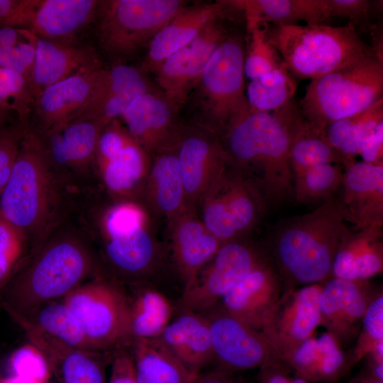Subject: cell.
I'll list each match as a JSON object with an SVG mask.
<instances>
[{"label": "cell", "instance_id": "obj_35", "mask_svg": "<svg viewBox=\"0 0 383 383\" xmlns=\"http://www.w3.org/2000/svg\"><path fill=\"white\" fill-rule=\"evenodd\" d=\"M231 4L244 14L271 25L323 23L331 18L328 0H233Z\"/></svg>", "mask_w": 383, "mask_h": 383}, {"label": "cell", "instance_id": "obj_32", "mask_svg": "<svg viewBox=\"0 0 383 383\" xmlns=\"http://www.w3.org/2000/svg\"><path fill=\"white\" fill-rule=\"evenodd\" d=\"M142 195L148 207L167 221L187 208L184 188L172 146L152 156Z\"/></svg>", "mask_w": 383, "mask_h": 383}, {"label": "cell", "instance_id": "obj_21", "mask_svg": "<svg viewBox=\"0 0 383 383\" xmlns=\"http://www.w3.org/2000/svg\"><path fill=\"white\" fill-rule=\"evenodd\" d=\"M179 109L160 89H152L136 97L119 119L152 156L172 146L180 126Z\"/></svg>", "mask_w": 383, "mask_h": 383}, {"label": "cell", "instance_id": "obj_56", "mask_svg": "<svg viewBox=\"0 0 383 383\" xmlns=\"http://www.w3.org/2000/svg\"><path fill=\"white\" fill-rule=\"evenodd\" d=\"M361 383H383V382L382 380H379L372 375L369 379L367 378L365 380L362 381Z\"/></svg>", "mask_w": 383, "mask_h": 383}, {"label": "cell", "instance_id": "obj_43", "mask_svg": "<svg viewBox=\"0 0 383 383\" xmlns=\"http://www.w3.org/2000/svg\"><path fill=\"white\" fill-rule=\"evenodd\" d=\"M296 84L291 77L273 84L266 85L259 79L250 80L246 89V97L252 109L272 112L289 105L293 101Z\"/></svg>", "mask_w": 383, "mask_h": 383}, {"label": "cell", "instance_id": "obj_33", "mask_svg": "<svg viewBox=\"0 0 383 383\" xmlns=\"http://www.w3.org/2000/svg\"><path fill=\"white\" fill-rule=\"evenodd\" d=\"M331 333L302 342L287 360L297 376L311 382H329L340 377L348 368L346 356Z\"/></svg>", "mask_w": 383, "mask_h": 383}, {"label": "cell", "instance_id": "obj_1", "mask_svg": "<svg viewBox=\"0 0 383 383\" xmlns=\"http://www.w3.org/2000/svg\"><path fill=\"white\" fill-rule=\"evenodd\" d=\"M305 121L294 101L272 112L250 107L220 138L228 166L254 185L267 207L294 198L289 155Z\"/></svg>", "mask_w": 383, "mask_h": 383}, {"label": "cell", "instance_id": "obj_42", "mask_svg": "<svg viewBox=\"0 0 383 383\" xmlns=\"http://www.w3.org/2000/svg\"><path fill=\"white\" fill-rule=\"evenodd\" d=\"M34 250L28 237L0 214V289Z\"/></svg>", "mask_w": 383, "mask_h": 383}, {"label": "cell", "instance_id": "obj_49", "mask_svg": "<svg viewBox=\"0 0 383 383\" xmlns=\"http://www.w3.org/2000/svg\"><path fill=\"white\" fill-rule=\"evenodd\" d=\"M11 360L13 365L18 372H30L37 378L50 372L42 353L30 343L16 350Z\"/></svg>", "mask_w": 383, "mask_h": 383}, {"label": "cell", "instance_id": "obj_19", "mask_svg": "<svg viewBox=\"0 0 383 383\" xmlns=\"http://www.w3.org/2000/svg\"><path fill=\"white\" fill-rule=\"evenodd\" d=\"M341 192L334 202L353 230L383 226V165L353 162L344 167Z\"/></svg>", "mask_w": 383, "mask_h": 383}, {"label": "cell", "instance_id": "obj_9", "mask_svg": "<svg viewBox=\"0 0 383 383\" xmlns=\"http://www.w3.org/2000/svg\"><path fill=\"white\" fill-rule=\"evenodd\" d=\"M96 350L111 352L129 343L128 296L112 278L92 279L62 299Z\"/></svg>", "mask_w": 383, "mask_h": 383}, {"label": "cell", "instance_id": "obj_51", "mask_svg": "<svg viewBox=\"0 0 383 383\" xmlns=\"http://www.w3.org/2000/svg\"><path fill=\"white\" fill-rule=\"evenodd\" d=\"M359 155L364 162L383 165V122L362 141Z\"/></svg>", "mask_w": 383, "mask_h": 383}, {"label": "cell", "instance_id": "obj_6", "mask_svg": "<svg viewBox=\"0 0 383 383\" xmlns=\"http://www.w3.org/2000/svg\"><path fill=\"white\" fill-rule=\"evenodd\" d=\"M245 55L244 38L232 32L214 51L186 100L192 122L220 138L250 109L245 87Z\"/></svg>", "mask_w": 383, "mask_h": 383}, {"label": "cell", "instance_id": "obj_41", "mask_svg": "<svg viewBox=\"0 0 383 383\" xmlns=\"http://www.w3.org/2000/svg\"><path fill=\"white\" fill-rule=\"evenodd\" d=\"M248 39L244 62L245 75L253 80L272 71L286 68L268 35V23L245 19Z\"/></svg>", "mask_w": 383, "mask_h": 383}, {"label": "cell", "instance_id": "obj_46", "mask_svg": "<svg viewBox=\"0 0 383 383\" xmlns=\"http://www.w3.org/2000/svg\"><path fill=\"white\" fill-rule=\"evenodd\" d=\"M363 338L359 357L370 353L377 343L383 340V296L373 297L362 318Z\"/></svg>", "mask_w": 383, "mask_h": 383}, {"label": "cell", "instance_id": "obj_36", "mask_svg": "<svg viewBox=\"0 0 383 383\" xmlns=\"http://www.w3.org/2000/svg\"><path fill=\"white\" fill-rule=\"evenodd\" d=\"M11 318L17 324L28 323L74 348L98 351L87 338L74 314L62 299L43 304Z\"/></svg>", "mask_w": 383, "mask_h": 383}, {"label": "cell", "instance_id": "obj_54", "mask_svg": "<svg viewBox=\"0 0 383 383\" xmlns=\"http://www.w3.org/2000/svg\"><path fill=\"white\" fill-rule=\"evenodd\" d=\"M21 0H0V26L5 23L16 12Z\"/></svg>", "mask_w": 383, "mask_h": 383}, {"label": "cell", "instance_id": "obj_23", "mask_svg": "<svg viewBox=\"0 0 383 383\" xmlns=\"http://www.w3.org/2000/svg\"><path fill=\"white\" fill-rule=\"evenodd\" d=\"M18 325L42 353L57 383H108L106 367L111 352L74 348L28 323Z\"/></svg>", "mask_w": 383, "mask_h": 383}, {"label": "cell", "instance_id": "obj_39", "mask_svg": "<svg viewBox=\"0 0 383 383\" xmlns=\"http://www.w3.org/2000/svg\"><path fill=\"white\" fill-rule=\"evenodd\" d=\"M354 161L329 143L324 131L314 128L306 121L294 137L289 155L293 177L321 164L334 163L345 167Z\"/></svg>", "mask_w": 383, "mask_h": 383}, {"label": "cell", "instance_id": "obj_44", "mask_svg": "<svg viewBox=\"0 0 383 383\" xmlns=\"http://www.w3.org/2000/svg\"><path fill=\"white\" fill-rule=\"evenodd\" d=\"M33 102L28 80L16 72L0 67V104L15 112L19 120L26 121Z\"/></svg>", "mask_w": 383, "mask_h": 383}, {"label": "cell", "instance_id": "obj_37", "mask_svg": "<svg viewBox=\"0 0 383 383\" xmlns=\"http://www.w3.org/2000/svg\"><path fill=\"white\" fill-rule=\"evenodd\" d=\"M172 313L170 301L155 289L143 288L128 296L130 341L159 338L171 321Z\"/></svg>", "mask_w": 383, "mask_h": 383}, {"label": "cell", "instance_id": "obj_38", "mask_svg": "<svg viewBox=\"0 0 383 383\" xmlns=\"http://www.w3.org/2000/svg\"><path fill=\"white\" fill-rule=\"evenodd\" d=\"M383 122L381 98L353 115L338 120L324 129L329 143L344 156L355 160L362 141Z\"/></svg>", "mask_w": 383, "mask_h": 383}, {"label": "cell", "instance_id": "obj_28", "mask_svg": "<svg viewBox=\"0 0 383 383\" xmlns=\"http://www.w3.org/2000/svg\"><path fill=\"white\" fill-rule=\"evenodd\" d=\"M373 297L365 282L332 277L323 284L318 305L321 323L339 343L351 338Z\"/></svg>", "mask_w": 383, "mask_h": 383}, {"label": "cell", "instance_id": "obj_47", "mask_svg": "<svg viewBox=\"0 0 383 383\" xmlns=\"http://www.w3.org/2000/svg\"><path fill=\"white\" fill-rule=\"evenodd\" d=\"M34 56L33 44L26 40L15 45L0 48V67L16 72L29 82Z\"/></svg>", "mask_w": 383, "mask_h": 383}, {"label": "cell", "instance_id": "obj_24", "mask_svg": "<svg viewBox=\"0 0 383 383\" xmlns=\"http://www.w3.org/2000/svg\"><path fill=\"white\" fill-rule=\"evenodd\" d=\"M101 68L74 74L40 91L31 108L30 128L38 133L55 130L77 117L91 97Z\"/></svg>", "mask_w": 383, "mask_h": 383}, {"label": "cell", "instance_id": "obj_22", "mask_svg": "<svg viewBox=\"0 0 383 383\" xmlns=\"http://www.w3.org/2000/svg\"><path fill=\"white\" fill-rule=\"evenodd\" d=\"M103 126L91 118H77L58 129L37 135L51 165L77 179L94 171L96 147Z\"/></svg>", "mask_w": 383, "mask_h": 383}, {"label": "cell", "instance_id": "obj_14", "mask_svg": "<svg viewBox=\"0 0 383 383\" xmlns=\"http://www.w3.org/2000/svg\"><path fill=\"white\" fill-rule=\"evenodd\" d=\"M185 192L187 208L197 209L201 199L228 168L220 137L194 122L179 126L172 145Z\"/></svg>", "mask_w": 383, "mask_h": 383}, {"label": "cell", "instance_id": "obj_50", "mask_svg": "<svg viewBox=\"0 0 383 383\" xmlns=\"http://www.w3.org/2000/svg\"><path fill=\"white\" fill-rule=\"evenodd\" d=\"M328 1L331 18H347L355 26L367 19L372 9L370 1L366 0Z\"/></svg>", "mask_w": 383, "mask_h": 383}, {"label": "cell", "instance_id": "obj_34", "mask_svg": "<svg viewBox=\"0 0 383 383\" xmlns=\"http://www.w3.org/2000/svg\"><path fill=\"white\" fill-rule=\"evenodd\" d=\"M130 346L137 383H194L199 374L188 370L160 338L135 339Z\"/></svg>", "mask_w": 383, "mask_h": 383}, {"label": "cell", "instance_id": "obj_5", "mask_svg": "<svg viewBox=\"0 0 383 383\" xmlns=\"http://www.w3.org/2000/svg\"><path fill=\"white\" fill-rule=\"evenodd\" d=\"M270 40L287 71L315 79L362 59L378 55L348 22L344 26L320 24H268Z\"/></svg>", "mask_w": 383, "mask_h": 383}, {"label": "cell", "instance_id": "obj_45", "mask_svg": "<svg viewBox=\"0 0 383 383\" xmlns=\"http://www.w3.org/2000/svg\"><path fill=\"white\" fill-rule=\"evenodd\" d=\"M27 121L16 118L0 133V198L10 178Z\"/></svg>", "mask_w": 383, "mask_h": 383}, {"label": "cell", "instance_id": "obj_26", "mask_svg": "<svg viewBox=\"0 0 383 383\" xmlns=\"http://www.w3.org/2000/svg\"><path fill=\"white\" fill-rule=\"evenodd\" d=\"M150 89L143 72L133 66L102 67L89 101L75 118H91L105 126L120 118L136 97Z\"/></svg>", "mask_w": 383, "mask_h": 383}, {"label": "cell", "instance_id": "obj_48", "mask_svg": "<svg viewBox=\"0 0 383 383\" xmlns=\"http://www.w3.org/2000/svg\"><path fill=\"white\" fill-rule=\"evenodd\" d=\"M129 343L121 345L111 353V374L108 383H137Z\"/></svg>", "mask_w": 383, "mask_h": 383}, {"label": "cell", "instance_id": "obj_29", "mask_svg": "<svg viewBox=\"0 0 383 383\" xmlns=\"http://www.w3.org/2000/svg\"><path fill=\"white\" fill-rule=\"evenodd\" d=\"M232 10L228 1L185 6L149 43L148 66L155 70L166 58L194 40L211 22Z\"/></svg>", "mask_w": 383, "mask_h": 383}, {"label": "cell", "instance_id": "obj_17", "mask_svg": "<svg viewBox=\"0 0 383 383\" xmlns=\"http://www.w3.org/2000/svg\"><path fill=\"white\" fill-rule=\"evenodd\" d=\"M283 284L272 261L248 274L223 296L219 304L265 336L282 296Z\"/></svg>", "mask_w": 383, "mask_h": 383}, {"label": "cell", "instance_id": "obj_7", "mask_svg": "<svg viewBox=\"0 0 383 383\" xmlns=\"http://www.w3.org/2000/svg\"><path fill=\"white\" fill-rule=\"evenodd\" d=\"M382 93V57L373 55L311 80L299 109L310 125L324 131L369 107Z\"/></svg>", "mask_w": 383, "mask_h": 383}, {"label": "cell", "instance_id": "obj_18", "mask_svg": "<svg viewBox=\"0 0 383 383\" xmlns=\"http://www.w3.org/2000/svg\"><path fill=\"white\" fill-rule=\"evenodd\" d=\"M322 287L323 284H309L297 290L287 289L282 294L265 337L286 363L321 324L318 301Z\"/></svg>", "mask_w": 383, "mask_h": 383}, {"label": "cell", "instance_id": "obj_27", "mask_svg": "<svg viewBox=\"0 0 383 383\" xmlns=\"http://www.w3.org/2000/svg\"><path fill=\"white\" fill-rule=\"evenodd\" d=\"M101 258L116 278L135 282L150 274L160 262V249L148 223L128 233L101 238Z\"/></svg>", "mask_w": 383, "mask_h": 383}, {"label": "cell", "instance_id": "obj_16", "mask_svg": "<svg viewBox=\"0 0 383 383\" xmlns=\"http://www.w3.org/2000/svg\"><path fill=\"white\" fill-rule=\"evenodd\" d=\"M98 4L99 0H21L4 26L46 40L77 42V35L95 21Z\"/></svg>", "mask_w": 383, "mask_h": 383}, {"label": "cell", "instance_id": "obj_3", "mask_svg": "<svg viewBox=\"0 0 383 383\" xmlns=\"http://www.w3.org/2000/svg\"><path fill=\"white\" fill-rule=\"evenodd\" d=\"M73 191L51 167L27 121L0 198V214L23 232L35 249L65 222Z\"/></svg>", "mask_w": 383, "mask_h": 383}, {"label": "cell", "instance_id": "obj_15", "mask_svg": "<svg viewBox=\"0 0 383 383\" xmlns=\"http://www.w3.org/2000/svg\"><path fill=\"white\" fill-rule=\"evenodd\" d=\"M229 13L211 22L194 40L166 58L155 70L160 89L179 109L198 82L216 48L232 31Z\"/></svg>", "mask_w": 383, "mask_h": 383}, {"label": "cell", "instance_id": "obj_31", "mask_svg": "<svg viewBox=\"0 0 383 383\" xmlns=\"http://www.w3.org/2000/svg\"><path fill=\"white\" fill-rule=\"evenodd\" d=\"M159 338L194 374L201 373L205 366L213 361L209 326L202 313L181 309Z\"/></svg>", "mask_w": 383, "mask_h": 383}, {"label": "cell", "instance_id": "obj_4", "mask_svg": "<svg viewBox=\"0 0 383 383\" xmlns=\"http://www.w3.org/2000/svg\"><path fill=\"white\" fill-rule=\"evenodd\" d=\"M348 227L333 198L307 213L279 223L271 241V260L288 289L323 284Z\"/></svg>", "mask_w": 383, "mask_h": 383}, {"label": "cell", "instance_id": "obj_20", "mask_svg": "<svg viewBox=\"0 0 383 383\" xmlns=\"http://www.w3.org/2000/svg\"><path fill=\"white\" fill-rule=\"evenodd\" d=\"M33 44V66L29 83L34 100L48 86L76 74L102 67L98 53L91 46L77 42H60L38 38L28 30L17 29Z\"/></svg>", "mask_w": 383, "mask_h": 383}, {"label": "cell", "instance_id": "obj_11", "mask_svg": "<svg viewBox=\"0 0 383 383\" xmlns=\"http://www.w3.org/2000/svg\"><path fill=\"white\" fill-rule=\"evenodd\" d=\"M270 262L267 250L247 236L223 243L192 286L183 292L181 309L209 311L248 274Z\"/></svg>", "mask_w": 383, "mask_h": 383}, {"label": "cell", "instance_id": "obj_53", "mask_svg": "<svg viewBox=\"0 0 383 383\" xmlns=\"http://www.w3.org/2000/svg\"><path fill=\"white\" fill-rule=\"evenodd\" d=\"M22 38L16 28L0 26V48L15 45Z\"/></svg>", "mask_w": 383, "mask_h": 383}, {"label": "cell", "instance_id": "obj_12", "mask_svg": "<svg viewBox=\"0 0 383 383\" xmlns=\"http://www.w3.org/2000/svg\"><path fill=\"white\" fill-rule=\"evenodd\" d=\"M152 155L129 133L120 119L102 127L97 140L94 171L117 201H134L143 192Z\"/></svg>", "mask_w": 383, "mask_h": 383}, {"label": "cell", "instance_id": "obj_8", "mask_svg": "<svg viewBox=\"0 0 383 383\" xmlns=\"http://www.w3.org/2000/svg\"><path fill=\"white\" fill-rule=\"evenodd\" d=\"M182 0L99 1L98 45L114 64L137 53L186 6Z\"/></svg>", "mask_w": 383, "mask_h": 383}, {"label": "cell", "instance_id": "obj_40", "mask_svg": "<svg viewBox=\"0 0 383 383\" xmlns=\"http://www.w3.org/2000/svg\"><path fill=\"white\" fill-rule=\"evenodd\" d=\"M343 166L324 163L306 169L293 177L294 198L301 204H321L333 199L343 179Z\"/></svg>", "mask_w": 383, "mask_h": 383}, {"label": "cell", "instance_id": "obj_25", "mask_svg": "<svg viewBox=\"0 0 383 383\" xmlns=\"http://www.w3.org/2000/svg\"><path fill=\"white\" fill-rule=\"evenodd\" d=\"M168 227L173 260L184 292L223 243L209 231L194 209H184L168 221Z\"/></svg>", "mask_w": 383, "mask_h": 383}, {"label": "cell", "instance_id": "obj_10", "mask_svg": "<svg viewBox=\"0 0 383 383\" xmlns=\"http://www.w3.org/2000/svg\"><path fill=\"white\" fill-rule=\"evenodd\" d=\"M199 206L203 223L222 243L247 236L268 208L254 185L228 166Z\"/></svg>", "mask_w": 383, "mask_h": 383}, {"label": "cell", "instance_id": "obj_13", "mask_svg": "<svg viewBox=\"0 0 383 383\" xmlns=\"http://www.w3.org/2000/svg\"><path fill=\"white\" fill-rule=\"evenodd\" d=\"M202 314L209 326L213 360L220 365L218 370L233 372L264 365L289 367L261 333L220 304Z\"/></svg>", "mask_w": 383, "mask_h": 383}, {"label": "cell", "instance_id": "obj_55", "mask_svg": "<svg viewBox=\"0 0 383 383\" xmlns=\"http://www.w3.org/2000/svg\"><path fill=\"white\" fill-rule=\"evenodd\" d=\"M13 112L8 107L0 104V133H1L12 122L11 113Z\"/></svg>", "mask_w": 383, "mask_h": 383}, {"label": "cell", "instance_id": "obj_30", "mask_svg": "<svg viewBox=\"0 0 383 383\" xmlns=\"http://www.w3.org/2000/svg\"><path fill=\"white\" fill-rule=\"evenodd\" d=\"M383 270L382 227L348 228L336 250L332 277L365 282Z\"/></svg>", "mask_w": 383, "mask_h": 383}, {"label": "cell", "instance_id": "obj_52", "mask_svg": "<svg viewBox=\"0 0 383 383\" xmlns=\"http://www.w3.org/2000/svg\"><path fill=\"white\" fill-rule=\"evenodd\" d=\"M194 383H238L231 376V372L221 370L206 374L199 373Z\"/></svg>", "mask_w": 383, "mask_h": 383}, {"label": "cell", "instance_id": "obj_2", "mask_svg": "<svg viewBox=\"0 0 383 383\" xmlns=\"http://www.w3.org/2000/svg\"><path fill=\"white\" fill-rule=\"evenodd\" d=\"M88 233L65 222L32 252L0 289V307L11 318L43 304L60 300L81 284L104 277Z\"/></svg>", "mask_w": 383, "mask_h": 383}]
</instances>
